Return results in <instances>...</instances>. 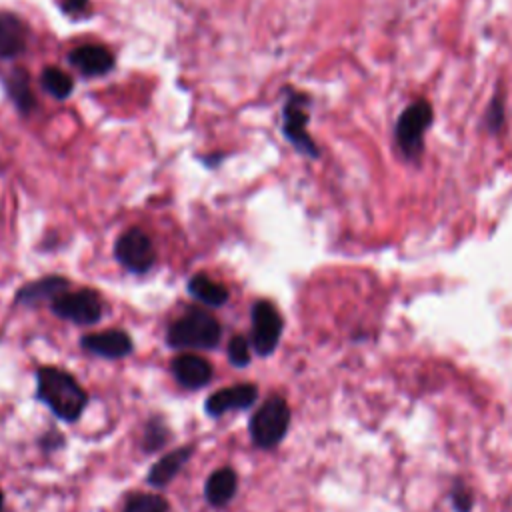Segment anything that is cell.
Here are the masks:
<instances>
[{
  "label": "cell",
  "mask_w": 512,
  "mask_h": 512,
  "mask_svg": "<svg viewBox=\"0 0 512 512\" xmlns=\"http://www.w3.org/2000/svg\"><path fill=\"white\" fill-rule=\"evenodd\" d=\"M80 344L86 352L108 358V360H120L134 350V342L130 334L122 328H110L104 332H90L80 338Z\"/></svg>",
  "instance_id": "9c48e42d"
},
{
  "label": "cell",
  "mask_w": 512,
  "mask_h": 512,
  "mask_svg": "<svg viewBox=\"0 0 512 512\" xmlns=\"http://www.w3.org/2000/svg\"><path fill=\"white\" fill-rule=\"evenodd\" d=\"M188 292L190 296H194L198 302L206 304V306H224L230 298V292L228 288L218 282V280H212L206 272H198L194 276H190L188 280Z\"/></svg>",
  "instance_id": "e0dca14e"
},
{
  "label": "cell",
  "mask_w": 512,
  "mask_h": 512,
  "mask_svg": "<svg viewBox=\"0 0 512 512\" xmlns=\"http://www.w3.org/2000/svg\"><path fill=\"white\" fill-rule=\"evenodd\" d=\"M174 380L186 390L204 388L212 380V364L198 354H178L170 362Z\"/></svg>",
  "instance_id": "8fae6325"
},
{
  "label": "cell",
  "mask_w": 512,
  "mask_h": 512,
  "mask_svg": "<svg viewBox=\"0 0 512 512\" xmlns=\"http://www.w3.org/2000/svg\"><path fill=\"white\" fill-rule=\"evenodd\" d=\"M250 342L242 334H234L228 342V360L236 368H244L250 364Z\"/></svg>",
  "instance_id": "7402d4cb"
},
{
  "label": "cell",
  "mask_w": 512,
  "mask_h": 512,
  "mask_svg": "<svg viewBox=\"0 0 512 512\" xmlns=\"http://www.w3.org/2000/svg\"><path fill=\"white\" fill-rule=\"evenodd\" d=\"M40 84L42 88L54 96V98H68L70 92L74 90V80L68 72H64L62 68H56V66H46L40 74Z\"/></svg>",
  "instance_id": "d6986e66"
},
{
  "label": "cell",
  "mask_w": 512,
  "mask_h": 512,
  "mask_svg": "<svg viewBox=\"0 0 512 512\" xmlns=\"http://www.w3.org/2000/svg\"><path fill=\"white\" fill-rule=\"evenodd\" d=\"M432 120V106L424 98L410 102L398 116L394 126V142L406 160H418L422 156L424 136Z\"/></svg>",
  "instance_id": "3957f363"
},
{
  "label": "cell",
  "mask_w": 512,
  "mask_h": 512,
  "mask_svg": "<svg viewBox=\"0 0 512 512\" xmlns=\"http://www.w3.org/2000/svg\"><path fill=\"white\" fill-rule=\"evenodd\" d=\"M70 64L84 76H104L114 68V54L102 44H82L68 54Z\"/></svg>",
  "instance_id": "7c38bea8"
},
{
  "label": "cell",
  "mask_w": 512,
  "mask_h": 512,
  "mask_svg": "<svg viewBox=\"0 0 512 512\" xmlns=\"http://www.w3.org/2000/svg\"><path fill=\"white\" fill-rule=\"evenodd\" d=\"M194 444H186V446H178L174 450H170L168 454H164L162 458H158L150 470H148V476H146V482L152 486V488H164L166 484H170L178 472L182 470V466L192 458L194 454Z\"/></svg>",
  "instance_id": "5bb4252c"
},
{
  "label": "cell",
  "mask_w": 512,
  "mask_h": 512,
  "mask_svg": "<svg viewBox=\"0 0 512 512\" xmlns=\"http://www.w3.org/2000/svg\"><path fill=\"white\" fill-rule=\"evenodd\" d=\"M114 258L132 274H146L156 264V248L142 228L124 230L114 242Z\"/></svg>",
  "instance_id": "52a82bcc"
},
{
  "label": "cell",
  "mask_w": 512,
  "mask_h": 512,
  "mask_svg": "<svg viewBox=\"0 0 512 512\" xmlns=\"http://www.w3.org/2000/svg\"><path fill=\"white\" fill-rule=\"evenodd\" d=\"M222 338L220 322L214 314L190 306L184 314H180L166 332V344L176 350H188V348H200L210 350L218 346Z\"/></svg>",
  "instance_id": "7a4b0ae2"
},
{
  "label": "cell",
  "mask_w": 512,
  "mask_h": 512,
  "mask_svg": "<svg viewBox=\"0 0 512 512\" xmlns=\"http://www.w3.org/2000/svg\"><path fill=\"white\" fill-rule=\"evenodd\" d=\"M502 118H504V110H502V100L500 98H494L490 108H488V114H486V124L492 132H496L502 124Z\"/></svg>",
  "instance_id": "d4e9b609"
},
{
  "label": "cell",
  "mask_w": 512,
  "mask_h": 512,
  "mask_svg": "<svg viewBox=\"0 0 512 512\" xmlns=\"http://www.w3.org/2000/svg\"><path fill=\"white\" fill-rule=\"evenodd\" d=\"M38 444H40V448H42L44 452H54V450H58V448L64 446V436H62L58 430H48L46 434H42V436L38 438Z\"/></svg>",
  "instance_id": "cb8c5ba5"
},
{
  "label": "cell",
  "mask_w": 512,
  "mask_h": 512,
  "mask_svg": "<svg viewBox=\"0 0 512 512\" xmlns=\"http://www.w3.org/2000/svg\"><path fill=\"white\" fill-rule=\"evenodd\" d=\"M70 288V280L66 276L58 274H48L38 280H32L24 286H20L14 294V304H24V306H36L44 300L52 302L56 296L64 294Z\"/></svg>",
  "instance_id": "4fadbf2b"
},
{
  "label": "cell",
  "mask_w": 512,
  "mask_h": 512,
  "mask_svg": "<svg viewBox=\"0 0 512 512\" xmlns=\"http://www.w3.org/2000/svg\"><path fill=\"white\" fill-rule=\"evenodd\" d=\"M310 98L304 92H292L282 108V134L284 138L304 156L318 158V146L308 134L306 126L310 120L308 114Z\"/></svg>",
  "instance_id": "5b68a950"
},
{
  "label": "cell",
  "mask_w": 512,
  "mask_h": 512,
  "mask_svg": "<svg viewBox=\"0 0 512 512\" xmlns=\"http://www.w3.org/2000/svg\"><path fill=\"white\" fill-rule=\"evenodd\" d=\"M6 90H8L10 100L22 114H30L36 108V98L30 88V78H28L26 70H22V68L12 70L10 76L6 78Z\"/></svg>",
  "instance_id": "ac0fdd59"
},
{
  "label": "cell",
  "mask_w": 512,
  "mask_h": 512,
  "mask_svg": "<svg viewBox=\"0 0 512 512\" xmlns=\"http://www.w3.org/2000/svg\"><path fill=\"white\" fill-rule=\"evenodd\" d=\"M252 320V348L258 356H270L282 336V314L270 300H256L250 310Z\"/></svg>",
  "instance_id": "ba28073f"
},
{
  "label": "cell",
  "mask_w": 512,
  "mask_h": 512,
  "mask_svg": "<svg viewBox=\"0 0 512 512\" xmlns=\"http://www.w3.org/2000/svg\"><path fill=\"white\" fill-rule=\"evenodd\" d=\"M450 500H452V506L456 512H470L472 508V494L466 486H456L452 492H450Z\"/></svg>",
  "instance_id": "603a6c76"
},
{
  "label": "cell",
  "mask_w": 512,
  "mask_h": 512,
  "mask_svg": "<svg viewBox=\"0 0 512 512\" xmlns=\"http://www.w3.org/2000/svg\"><path fill=\"white\" fill-rule=\"evenodd\" d=\"M258 398V386L252 382H242L234 386L220 388L218 392L210 394L204 402V410L208 416H224L230 410H246Z\"/></svg>",
  "instance_id": "30bf717a"
},
{
  "label": "cell",
  "mask_w": 512,
  "mask_h": 512,
  "mask_svg": "<svg viewBox=\"0 0 512 512\" xmlns=\"http://www.w3.org/2000/svg\"><path fill=\"white\" fill-rule=\"evenodd\" d=\"M26 24L12 12H0V58L10 60L26 50Z\"/></svg>",
  "instance_id": "2e32d148"
},
{
  "label": "cell",
  "mask_w": 512,
  "mask_h": 512,
  "mask_svg": "<svg viewBox=\"0 0 512 512\" xmlns=\"http://www.w3.org/2000/svg\"><path fill=\"white\" fill-rule=\"evenodd\" d=\"M50 310L62 318L68 320L72 324L78 326H92L96 322H100L102 314H104V302L100 298V294L92 288H80L74 292H64L60 296H56L50 302Z\"/></svg>",
  "instance_id": "8992f818"
},
{
  "label": "cell",
  "mask_w": 512,
  "mask_h": 512,
  "mask_svg": "<svg viewBox=\"0 0 512 512\" xmlns=\"http://www.w3.org/2000/svg\"><path fill=\"white\" fill-rule=\"evenodd\" d=\"M288 426H290L288 402L282 396L274 394L266 398L260 404V408H256V412L250 418L248 430L254 446L270 450L284 440Z\"/></svg>",
  "instance_id": "277c9868"
},
{
  "label": "cell",
  "mask_w": 512,
  "mask_h": 512,
  "mask_svg": "<svg viewBox=\"0 0 512 512\" xmlns=\"http://www.w3.org/2000/svg\"><path fill=\"white\" fill-rule=\"evenodd\" d=\"M0 512H4V494L0 490Z\"/></svg>",
  "instance_id": "4316f807"
},
{
  "label": "cell",
  "mask_w": 512,
  "mask_h": 512,
  "mask_svg": "<svg viewBox=\"0 0 512 512\" xmlns=\"http://www.w3.org/2000/svg\"><path fill=\"white\" fill-rule=\"evenodd\" d=\"M36 396L64 422H76L88 404V394L80 382L70 372L56 366L36 370Z\"/></svg>",
  "instance_id": "6da1fadb"
},
{
  "label": "cell",
  "mask_w": 512,
  "mask_h": 512,
  "mask_svg": "<svg viewBox=\"0 0 512 512\" xmlns=\"http://www.w3.org/2000/svg\"><path fill=\"white\" fill-rule=\"evenodd\" d=\"M168 510H170L168 500L154 492L132 494L122 508V512H168Z\"/></svg>",
  "instance_id": "44dd1931"
},
{
  "label": "cell",
  "mask_w": 512,
  "mask_h": 512,
  "mask_svg": "<svg viewBox=\"0 0 512 512\" xmlns=\"http://www.w3.org/2000/svg\"><path fill=\"white\" fill-rule=\"evenodd\" d=\"M168 438H170V428L164 422V418L162 416H152L146 422L144 432H142V450L146 454H154V452H158L160 448L166 446Z\"/></svg>",
  "instance_id": "ffe728a7"
},
{
  "label": "cell",
  "mask_w": 512,
  "mask_h": 512,
  "mask_svg": "<svg viewBox=\"0 0 512 512\" xmlns=\"http://www.w3.org/2000/svg\"><path fill=\"white\" fill-rule=\"evenodd\" d=\"M236 488H238V474H236V470L230 468V466H222V468H216L206 478L204 498L208 500L210 506L222 508V506H226L234 498Z\"/></svg>",
  "instance_id": "9a60e30c"
},
{
  "label": "cell",
  "mask_w": 512,
  "mask_h": 512,
  "mask_svg": "<svg viewBox=\"0 0 512 512\" xmlns=\"http://www.w3.org/2000/svg\"><path fill=\"white\" fill-rule=\"evenodd\" d=\"M58 4H60L64 14H68V16H82V14H86L90 0H58Z\"/></svg>",
  "instance_id": "484cf974"
}]
</instances>
